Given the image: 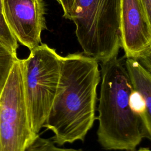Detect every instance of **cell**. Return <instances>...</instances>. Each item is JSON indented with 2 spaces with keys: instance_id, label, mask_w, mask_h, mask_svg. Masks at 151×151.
Instances as JSON below:
<instances>
[{
  "instance_id": "1",
  "label": "cell",
  "mask_w": 151,
  "mask_h": 151,
  "mask_svg": "<svg viewBox=\"0 0 151 151\" xmlns=\"http://www.w3.org/2000/svg\"><path fill=\"white\" fill-rule=\"evenodd\" d=\"M99 62L83 53L62 57L56 94L42 127L51 130L54 143L83 142L96 120Z\"/></svg>"
},
{
  "instance_id": "2",
  "label": "cell",
  "mask_w": 151,
  "mask_h": 151,
  "mask_svg": "<svg viewBox=\"0 0 151 151\" xmlns=\"http://www.w3.org/2000/svg\"><path fill=\"white\" fill-rule=\"evenodd\" d=\"M100 65L98 142L105 150L133 151L143 139L150 140L151 133L130 106L133 88L126 67L117 56Z\"/></svg>"
},
{
  "instance_id": "3",
  "label": "cell",
  "mask_w": 151,
  "mask_h": 151,
  "mask_svg": "<svg viewBox=\"0 0 151 151\" xmlns=\"http://www.w3.org/2000/svg\"><path fill=\"white\" fill-rule=\"evenodd\" d=\"M120 0H74L70 20L85 55L103 63L121 48Z\"/></svg>"
},
{
  "instance_id": "4",
  "label": "cell",
  "mask_w": 151,
  "mask_h": 151,
  "mask_svg": "<svg viewBox=\"0 0 151 151\" xmlns=\"http://www.w3.org/2000/svg\"><path fill=\"white\" fill-rule=\"evenodd\" d=\"M62 56L41 43L21 59L25 102L30 128L38 134L48 114L57 90Z\"/></svg>"
},
{
  "instance_id": "5",
  "label": "cell",
  "mask_w": 151,
  "mask_h": 151,
  "mask_svg": "<svg viewBox=\"0 0 151 151\" xmlns=\"http://www.w3.org/2000/svg\"><path fill=\"white\" fill-rule=\"evenodd\" d=\"M35 136L25 102L21 59L18 58L0 94V151H24Z\"/></svg>"
},
{
  "instance_id": "6",
  "label": "cell",
  "mask_w": 151,
  "mask_h": 151,
  "mask_svg": "<svg viewBox=\"0 0 151 151\" xmlns=\"http://www.w3.org/2000/svg\"><path fill=\"white\" fill-rule=\"evenodd\" d=\"M121 47L126 58L151 68V22L142 0H120Z\"/></svg>"
},
{
  "instance_id": "7",
  "label": "cell",
  "mask_w": 151,
  "mask_h": 151,
  "mask_svg": "<svg viewBox=\"0 0 151 151\" xmlns=\"http://www.w3.org/2000/svg\"><path fill=\"white\" fill-rule=\"evenodd\" d=\"M1 6L6 24L17 41L29 50L42 43L41 33L47 29L44 0H1Z\"/></svg>"
},
{
  "instance_id": "8",
  "label": "cell",
  "mask_w": 151,
  "mask_h": 151,
  "mask_svg": "<svg viewBox=\"0 0 151 151\" xmlns=\"http://www.w3.org/2000/svg\"><path fill=\"white\" fill-rule=\"evenodd\" d=\"M124 66L132 88L145 99L147 106L151 109V74L138 61L126 58Z\"/></svg>"
},
{
  "instance_id": "9",
  "label": "cell",
  "mask_w": 151,
  "mask_h": 151,
  "mask_svg": "<svg viewBox=\"0 0 151 151\" xmlns=\"http://www.w3.org/2000/svg\"><path fill=\"white\" fill-rule=\"evenodd\" d=\"M18 58L9 48L0 39V94L8 78L14 61Z\"/></svg>"
},
{
  "instance_id": "10",
  "label": "cell",
  "mask_w": 151,
  "mask_h": 151,
  "mask_svg": "<svg viewBox=\"0 0 151 151\" xmlns=\"http://www.w3.org/2000/svg\"><path fill=\"white\" fill-rule=\"evenodd\" d=\"M24 151H83L73 148H61L56 146L52 140L41 137L38 134L26 146Z\"/></svg>"
},
{
  "instance_id": "11",
  "label": "cell",
  "mask_w": 151,
  "mask_h": 151,
  "mask_svg": "<svg viewBox=\"0 0 151 151\" xmlns=\"http://www.w3.org/2000/svg\"><path fill=\"white\" fill-rule=\"evenodd\" d=\"M0 39L5 42L14 54H17L18 47V41L11 32L6 24L2 13L1 0H0Z\"/></svg>"
},
{
  "instance_id": "12",
  "label": "cell",
  "mask_w": 151,
  "mask_h": 151,
  "mask_svg": "<svg viewBox=\"0 0 151 151\" xmlns=\"http://www.w3.org/2000/svg\"><path fill=\"white\" fill-rule=\"evenodd\" d=\"M74 0H60V4L61 5L64 14L63 17L65 19H71L73 6Z\"/></svg>"
},
{
  "instance_id": "13",
  "label": "cell",
  "mask_w": 151,
  "mask_h": 151,
  "mask_svg": "<svg viewBox=\"0 0 151 151\" xmlns=\"http://www.w3.org/2000/svg\"><path fill=\"white\" fill-rule=\"evenodd\" d=\"M142 4L146 12L147 15L150 18L151 14V0H142Z\"/></svg>"
},
{
  "instance_id": "14",
  "label": "cell",
  "mask_w": 151,
  "mask_h": 151,
  "mask_svg": "<svg viewBox=\"0 0 151 151\" xmlns=\"http://www.w3.org/2000/svg\"><path fill=\"white\" fill-rule=\"evenodd\" d=\"M136 151H150V150L149 148L142 147V148H140L139 149H138L137 150H136Z\"/></svg>"
}]
</instances>
